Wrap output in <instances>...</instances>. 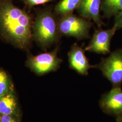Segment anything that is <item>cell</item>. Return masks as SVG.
<instances>
[{"mask_svg": "<svg viewBox=\"0 0 122 122\" xmlns=\"http://www.w3.org/2000/svg\"><path fill=\"white\" fill-rule=\"evenodd\" d=\"M92 26L91 21L73 13L61 16L58 20V27L61 35L72 37L78 40L90 37Z\"/></svg>", "mask_w": 122, "mask_h": 122, "instance_id": "cell-3", "label": "cell"}, {"mask_svg": "<svg viewBox=\"0 0 122 122\" xmlns=\"http://www.w3.org/2000/svg\"><path fill=\"white\" fill-rule=\"evenodd\" d=\"M0 122H17L12 115H2Z\"/></svg>", "mask_w": 122, "mask_h": 122, "instance_id": "cell-16", "label": "cell"}, {"mask_svg": "<svg viewBox=\"0 0 122 122\" xmlns=\"http://www.w3.org/2000/svg\"><path fill=\"white\" fill-rule=\"evenodd\" d=\"M101 0H81L77 10L80 16L93 20L99 28L105 25L100 15Z\"/></svg>", "mask_w": 122, "mask_h": 122, "instance_id": "cell-9", "label": "cell"}, {"mask_svg": "<svg viewBox=\"0 0 122 122\" xmlns=\"http://www.w3.org/2000/svg\"><path fill=\"white\" fill-rule=\"evenodd\" d=\"M69 66L71 69L81 76H87L90 68H94L85 55V50L77 44H73L67 53Z\"/></svg>", "mask_w": 122, "mask_h": 122, "instance_id": "cell-8", "label": "cell"}, {"mask_svg": "<svg viewBox=\"0 0 122 122\" xmlns=\"http://www.w3.org/2000/svg\"><path fill=\"white\" fill-rule=\"evenodd\" d=\"M17 103L15 96L10 91L0 98V114L13 115L16 112Z\"/></svg>", "mask_w": 122, "mask_h": 122, "instance_id": "cell-10", "label": "cell"}, {"mask_svg": "<svg viewBox=\"0 0 122 122\" xmlns=\"http://www.w3.org/2000/svg\"><path fill=\"white\" fill-rule=\"evenodd\" d=\"M9 79L6 73L0 70V98L10 90Z\"/></svg>", "mask_w": 122, "mask_h": 122, "instance_id": "cell-13", "label": "cell"}, {"mask_svg": "<svg viewBox=\"0 0 122 122\" xmlns=\"http://www.w3.org/2000/svg\"><path fill=\"white\" fill-rule=\"evenodd\" d=\"M117 30V27L114 25L107 30L99 28L94 33L89 44L84 48L85 51L104 55L110 53L111 41Z\"/></svg>", "mask_w": 122, "mask_h": 122, "instance_id": "cell-6", "label": "cell"}, {"mask_svg": "<svg viewBox=\"0 0 122 122\" xmlns=\"http://www.w3.org/2000/svg\"><path fill=\"white\" fill-rule=\"evenodd\" d=\"M114 25L118 29L122 28V10L115 16Z\"/></svg>", "mask_w": 122, "mask_h": 122, "instance_id": "cell-14", "label": "cell"}, {"mask_svg": "<svg viewBox=\"0 0 122 122\" xmlns=\"http://www.w3.org/2000/svg\"><path fill=\"white\" fill-rule=\"evenodd\" d=\"M0 26L5 35L20 47L30 42V18L10 0H0Z\"/></svg>", "mask_w": 122, "mask_h": 122, "instance_id": "cell-1", "label": "cell"}, {"mask_svg": "<svg viewBox=\"0 0 122 122\" xmlns=\"http://www.w3.org/2000/svg\"><path fill=\"white\" fill-rule=\"evenodd\" d=\"M103 76L111 83L113 87H121L122 84V49H118L103 58L96 65Z\"/></svg>", "mask_w": 122, "mask_h": 122, "instance_id": "cell-4", "label": "cell"}, {"mask_svg": "<svg viewBox=\"0 0 122 122\" xmlns=\"http://www.w3.org/2000/svg\"><path fill=\"white\" fill-rule=\"evenodd\" d=\"M116 122H122V118L116 119Z\"/></svg>", "mask_w": 122, "mask_h": 122, "instance_id": "cell-17", "label": "cell"}, {"mask_svg": "<svg viewBox=\"0 0 122 122\" xmlns=\"http://www.w3.org/2000/svg\"><path fill=\"white\" fill-rule=\"evenodd\" d=\"M99 105L105 113L115 117L116 119L122 118L121 87H113L110 91L102 95Z\"/></svg>", "mask_w": 122, "mask_h": 122, "instance_id": "cell-7", "label": "cell"}, {"mask_svg": "<svg viewBox=\"0 0 122 122\" xmlns=\"http://www.w3.org/2000/svg\"><path fill=\"white\" fill-rule=\"evenodd\" d=\"M35 39L44 47L58 41L61 35L58 27V21L51 13L44 12L39 14L34 26Z\"/></svg>", "mask_w": 122, "mask_h": 122, "instance_id": "cell-2", "label": "cell"}, {"mask_svg": "<svg viewBox=\"0 0 122 122\" xmlns=\"http://www.w3.org/2000/svg\"><path fill=\"white\" fill-rule=\"evenodd\" d=\"M58 48L51 52L44 53L35 56L31 57L29 64L36 74L44 75L57 70L62 60L57 57Z\"/></svg>", "mask_w": 122, "mask_h": 122, "instance_id": "cell-5", "label": "cell"}, {"mask_svg": "<svg viewBox=\"0 0 122 122\" xmlns=\"http://www.w3.org/2000/svg\"><path fill=\"white\" fill-rule=\"evenodd\" d=\"M101 10L104 17L109 19L115 16L122 10V0H103Z\"/></svg>", "mask_w": 122, "mask_h": 122, "instance_id": "cell-11", "label": "cell"}, {"mask_svg": "<svg viewBox=\"0 0 122 122\" xmlns=\"http://www.w3.org/2000/svg\"><path fill=\"white\" fill-rule=\"evenodd\" d=\"M81 0H61L55 7V11L61 16L72 13L77 9Z\"/></svg>", "mask_w": 122, "mask_h": 122, "instance_id": "cell-12", "label": "cell"}, {"mask_svg": "<svg viewBox=\"0 0 122 122\" xmlns=\"http://www.w3.org/2000/svg\"><path fill=\"white\" fill-rule=\"evenodd\" d=\"M52 0H25L26 4L30 6L43 4Z\"/></svg>", "mask_w": 122, "mask_h": 122, "instance_id": "cell-15", "label": "cell"}, {"mask_svg": "<svg viewBox=\"0 0 122 122\" xmlns=\"http://www.w3.org/2000/svg\"><path fill=\"white\" fill-rule=\"evenodd\" d=\"M0 120H1V117H0Z\"/></svg>", "mask_w": 122, "mask_h": 122, "instance_id": "cell-18", "label": "cell"}]
</instances>
